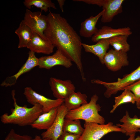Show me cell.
Returning <instances> with one entry per match:
<instances>
[{
  "mask_svg": "<svg viewBox=\"0 0 140 140\" xmlns=\"http://www.w3.org/2000/svg\"><path fill=\"white\" fill-rule=\"evenodd\" d=\"M54 47L48 40L43 39L39 34L33 32L31 39L27 48L34 53L49 55L54 51Z\"/></svg>",
  "mask_w": 140,
  "mask_h": 140,
  "instance_id": "cell-14",
  "label": "cell"
},
{
  "mask_svg": "<svg viewBox=\"0 0 140 140\" xmlns=\"http://www.w3.org/2000/svg\"><path fill=\"white\" fill-rule=\"evenodd\" d=\"M23 94L28 102L33 105L36 103L40 104L43 107V113L58 108L64 103V100L48 98L40 94L30 87L24 89Z\"/></svg>",
  "mask_w": 140,
  "mask_h": 140,
  "instance_id": "cell-6",
  "label": "cell"
},
{
  "mask_svg": "<svg viewBox=\"0 0 140 140\" xmlns=\"http://www.w3.org/2000/svg\"><path fill=\"white\" fill-rule=\"evenodd\" d=\"M103 11V10L96 16H92L81 23L79 31L81 36L87 38L92 37L96 33L98 29L96 27V25Z\"/></svg>",
  "mask_w": 140,
  "mask_h": 140,
  "instance_id": "cell-17",
  "label": "cell"
},
{
  "mask_svg": "<svg viewBox=\"0 0 140 140\" xmlns=\"http://www.w3.org/2000/svg\"><path fill=\"white\" fill-rule=\"evenodd\" d=\"M38 60L39 58L36 56L35 53L30 51L28 53V58L25 63L16 73L6 77L1 84V86L7 87L15 85L21 75L38 66Z\"/></svg>",
  "mask_w": 140,
  "mask_h": 140,
  "instance_id": "cell-12",
  "label": "cell"
},
{
  "mask_svg": "<svg viewBox=\"0 0 140 140\" xmlns=\"http://www.w3.org/2000/svg\"><path fill=\"white\" fill-rule=\"evenodd\" d=\"M140 79V66L130 73L126 75L121 79L118 78L117 81L106 82L99 79H94L91 80V83L103 85L106 89L104 93L107 98L110 97L119 91L123 90L124 88Z\"/></svg>",
  "mask_w": 140,
  "mask_h": 140,
  "instance_id": "cell-4",
  "label": "cell"
},
{
  "mask_svg": "<svg viewBox=\"0 0 140 140\" xmlns=\"http://www.w3.org/2000/svg\"><path fill=\"white\" fill-rule=\"evenodd\" d=\"M68 111L64 103L58 107L57 115L53 124L48 129L41 134L42 138L58 140L63 132L64 121Z\"/></svg>",
  "mask_w": 140,
  "mask_h": 140,
  "instance_id": "cell-8",
  "label": "cell"
},
{
  "mask_svg": "<svg viewBox=\"0 0 140 140\" xmlns=\"http://www.w3.org/2000/svg\"><path fill=\"white\" fill-rule=\"evenodd\" d=\"M4 140H33L31 136L27 135H21L16 133L12 129L6 136Z\"/></svg>",
  "mask_w": 140,
  "mask_h": 140,
  "instance_id": "cell-27",
  "label": "cell"
},
{
  "mask_svg": "<svg viewBox=\"0 0 140 140\" xmlns=\"http://www.w3.org/2000/svg\"><path fill=\"white\" fill-rule=\"evenodd\" d=\"M98 99V96L96 94L94 95L89 103L77 109L69 111L65 118L72 120H82L85 122L105 124V121L104 118L99 113L101 110V107L97 103Z\"/></svg>",
  "mask_w": 140,
  "mask_h": 140,
  "instance_id": "cell-3",
  "label": "cell"
},
{
  "mask_svg": "<svg viewBox=\"0 0 140 140\" xmlns=\"http://www.w3.org/2000/svg\"><path fill=\"white\" fill-rule=\"evenodd\" d=\"M23 3L27 9H30L32 6H34L40 9L41 11H47L48 8H51L54 9L57 8L54 3L50 0H25Z\"/></svg>",
  "mask_w": 140,
  "mask_h": 140,
  "instance_id": "cell-25",
  "label": "cell"
},
{
  "mask_svg": "<svg viewBox=\"0 0 140 140\" xmlns=\"http://www.w3.org/2000/svg\"><path fill=\"white\" fill-rule=\"evenodd\" d=\"M49 83L53 96L57 99H65L75 89L74 84L69 79L62 80L51 77Z\"/></svg>",
  "mask_w": 140,
  "mask_h": 140,
  "instance_id": "cell-9",
  "label": "cell"
},
{
  "mask_svg": "<svg viewBox=\"0 0 140 140\" xmlns=\"http://www.w3.org/2000/svg\"><path fill=\"white\" fill-rule=\"evenodd\" d=\"M33 32L31 29L25 24L23 20H22L19 27L15 31L19 38L18 48L27 47L31 39Z\"/></svg>",
  "mask_w": 140,
  "mask_h": 140,
  "instance_id": "cell-21",
  "label": "cell"
},
{
  "mask_svg": "<svg viewBox=\"0 0 140 140\" xmlns=\"http://www.w3.org/2000/svg\"><path fill=\"white\" fill-rule=\"evenodd\" d=\"M72 65V62L60 51L57 49L52 55L42 56L39 58L38 66L40 68L50 69L58 65L69 68Z\"/></svg>",
  "mask_w": 140,
  "mask_h": 140,
  "instance_id": "cell-11",
  "label": "cell"
},
{
  "mask_svg": "<svg viewBox=\"0 0 140 140\" xmlns=\"http://www.w3.org/2000/svg\"><path fill=\"white\" fill-rule=\"evenodd\" d=\"M138 132L140 133V129L138 130Z\"/></svg>",
  "mask_w": 140,
  "mask_h": 140,
  "instance_id": "cell-34",
  "label": "cell"
},
{
  "mask_svg": "<svg viewBox=\"0 0 140 140\" xmlns=\"http://www.w3.org/2000/svg\"><path fill=\"white\" fill-rule=\"evenodd\" d=\"M130 28L129 27L114 29L107 26H102L98 29L96 33L92 37V41L97 42L99 40L109 39L118 35H124L129 36L132 33Z\"/></svg>",
  "mask_w": 140,
  "mask_h": 140,
  "instance_id": "cell-15",
  "label": "cell"
},
{
  "mask_svg": "<svg viewBox=\"0 0 140 140\" xmlns=\"http://www.w3.org/2000/svg\"><path fill=\"white\" fill-rule=\"evenodd\" d=\"M84 127V131L78 140H100L109 133L122 132L121 128L111 122L106 124L85 122Z\"/></svg>",
  "mask_w": 140,
  "mask_h": 140,
  "instance_id": "cell-5",
  "label": "cell"
},
{
  "mask_svg": "<svg viewBox=\"0 0 140 140\" xmlns=\"http://www.w3.org/2000/svg\"><path fill=\"white\" fill-rule=\"evenodd\" d=\"M14 108L11 109V113H5L0 116V120L3 124H13L23 127L30 125L39 116L43 113V107L36 103L30 108L26 106H20L17 103L15 97V90L11 91Z\"/></svg>",
  "mask_w": 140,
  "mask_h": 140,
  "instance_id": "cell-2",
  "label": "cell"
},
{
  "mask_svg": "<svg viewBox=\"0 0 140 140\" xmlns=\"http://www.w3.org/2000/svg\"><path fill=\"white\" fill-rule=\"evenodd\" d=\"M63 130L64 132L81 136L84 131V128L82 127L80 120L65 118Z\"/></svg>",
  "mask_w": 140,
  "mask_h": 140,
  "instance_id": "cell-23",
  "label": "cell"
},
{
  "mask_svg": "<svg viewBox=\"0 0 140 140\" xmlns=\"http://www.w3.org/2000/svg\"><path fill=\"white\" fill-rule=\"evenodd\" d=\"M23 20L33 32L38 34L44 39L47 40L44 34L48 25L47 16L42 15L41 11L32 12L26 9Z\"/></svg>",
  "mask_w": 140,
  "mask_h": 140,
  "instance_id": "cell-7",
  "label": "cell"
},
{
  "mask_svg": "<svg viewBox=\"0 0 140 140\" xmlns=\"http://www.w3.org/2000/svg\"><path fill=\"white\" fill-rule=\"evenodd\" d=\"M57 1L58 2L60 8L62 12H64L63 6L64 5L65 2V0H57Z\"/></svg>",
  "mask_w": 140,
  "mask_h": 140,
  "instance_id": "cell-29",
  "label": "cell"
},
{
  "mask_svg": "<svg viewBox=\"0 0 140 140\" xmlns=\"http://www.w3.org/2000/svg\"><path fill=\"white\" fill-rule=\"evenodd\" d=\"M128 37L121 35L111 38L109 39L110 45L116 51H122L127 52L130 50V45L127 41Z\"/></svg>",
  "mask_w": 140,
  "mask_h": 140,
  "instance_id": "cell-22",
  "label": "cell"
},
{
  "mask_svg": "<svg viewBox=\"0 0 140 140\" xmlns=\"http://www.w3.org/2000/svg\"><path fill=\"white\" fill-rule=\"evenodd\" d=\"M123 90L120 95L115 97V104L110 111V113H114L117 108L121 104L128 102L133 104L135 103V97L132 92L127 88Z\"/></svg>",
  "mask_w": 140,
  "mask_h": 140,
  "instance_id": "cell-24",
  "label": "cell"
},
{
  "mask_svg": "<svg viewBox=\"0 0 140 140\" xmlns=\"http://www.w3.org/2000/svg\"><path fill=\"white\" fill-rule=\"evenodd\" d=\"M58 108L40 115L31 125L38 130H47L52 125L56 117Z\"/></svg>",
  "mask_w": 140,
  "mask_h": 140,
  "instance_id": "cell-19",
  "label": "cell"
},
{
  "mask_svg": "<svg viewBox=\"0 0 140 140\" xmlns=\"http://www.w3.org/2000/svg\"><path fill=\"white\" fill-rule=\"evenodd\" d=\"M135 140H140V136H138L136 137L135 138Z\"/></svg>",
  "mask_w": 140,
  "mask_h": 140,
  "instance_id": "cell-32",
  "label": "cell"
},
{
  "mask_svg": "<svg viewBox=\"0 0 140 140\" xmlns=\"http://www.w3.org/2000/svg\"><path fill=\"white\" fill-rule=\"evenodd\" d=\"M87 96L80 92L72 93L64 100V104L69 111L77 109L82 105L88 103Z\"/></svg>",
  "mask_w": 140,
  "mask_h": 140,
  "instance_id": "cell-20",
  "label": "cell"
},
{
  "mask_svg": "<svg viewBox=\"0 0 140 140\" xmlns=\"http://www.w3.org/2000/svg\"><path fill=\"white\" fill-rule=\"evenodd\" d=\"M110 45L109 39H101L95 44L93 45L82 43V47L85 51L92 53L97 56L102 64H104V58Z\"/></svg>",
  "mask_w": 140,
  "mask_h": 140,
  "instance_id": "cell-18",
  "label": "cell"
},
{
  "mask_svg": "<svg viewBox=\"0 0 140 140\" xmlns=\"http://www.w3.org/2000/svg\"><path fill=\"white\" fill-rule=\"evenodd\" d=\"M103 62L108 69L113 72L117 71L129 64L127 52L112 49L106 53Z\"/></svg>",
  "mask_w": 140,
  "mask_h": 140,
  "instance_id": "cell-10",
  "label": "cell"
},
{
  "mask_svg": "<svg viewBox=\"0 0 140 140\" xmlns=\"http://www.w3.org/2000/svg\"><path fill=\"white\" fill-rule=\"evenodd\" d=\"M124 0H103L101 7L104 10L101 20L103 23L111 22L114 17L123 12Z\"/></svg>",
  "mask_w": 140,
  "mask_h": 140,
  "instance_id": "cell-13",
  "label": "cell"
},
{
  "mask_svg": "<svg viewBox=\"0 0 140 140\" xmlns=\"http://www.w3.org/2000/svg\"><path fill=\"white\" fill-rule=\"evenodd\" d=\"M126 88L129 89L134 95L137 108L140 106V79L127 86L124 90Z\"/></svg>",
  "mask_w": 140,
  "mask_h": 140,
  "instance_id": "cell-26",
  "label": "cell"
},
{
  "mask_svg": "<svg viewBox=\"0 0 140 140\" xmlns=\"http://www.w3.org/2000/svg\"><path fill=\"white\" fill-rule=\"evenodd\" d=\"M33 140H51L50 139L44 138L43 139L42 138H41L38 135H36L35 136V137L33 139Z\"/></svg>",
  "mask_w": 140,
  "mask_h": 140,
  "instance_id": "cell-30",
  "label": "cell"
},
{
  "mask_svg": "<svg viewBox=\"0 0 140 140\" xmlns=\"http://www.w3.org/2000/svg\"></svg>",
  "mask_w": 140,
  "mask_h": 140,
  "instance_id": "cell-35",
  "label": "cell"
},
{
  "mask_svg": "<svg viewBox=\"0 0 140 140\" xmlns=\"http://www.w3.org/2000/svg\"><path fill=\"white\" fill-rule=\"evenodd\" d=\"M81 136L64 132L58 138V140H78Z\"/></svg>",
  "mask_w": 140,
  "mask_h": 140,
  "instance_id": "cell-28",
  "label": "cell"
},
{
  "mask_svg": "<svg viewBox=\"0 0 140 140\" xmlns=\"http://www.w3.org/2000/svg\"><path fill=\"white\" fill-rule=\"evenodd\" d=\"M47 16L48 25L44 32L45 36L54 47L75 64L82 80L86 81L81 60L82 47L80 37L60 14L50 11Z\"/></svg>",
  "mask_w": 140,
  "mask_h": 140,
  "instance_id": "cell-1",
  "label": "cell"
},
{
  "mask_svg": "<svg viewBox=\"0 0 140 140\" xmlns=\"http://www.w3.org/2000/svg\"><path fill=\"white\" fill-rule=\"evenodd\" d=\"M120 121L123 124H117L116 125L120 127L122 132L127 136H130L132 134L136 133L140 129V118H138L136 115L133 118L130 117L127 111Z\"/></svg>",
  "mask_w": 140,
  "mask_h": 140,
  "instance_id": "cell-16",
  "label": "cell"
},
{
  "mask_svg": "<svg viewBox=\"0 0 140 140\" xmlns=\"http://www.w3.org/2000/svg\"><path fill=\"white\" fill-rule=\"evenodd\" d=\"M137 108L138 109H139V110H140V106H139V107H137Z\"/></svg>",
  "mask_w": 140,
  "mask_h": 140,
  "instance_id": "cell-33",
  "label": "cell"
},
{
  "mask_svg": "<svg viewBox=\"0 0 140 140\" xmlns=\"http://www.w3.org/2000/svg\"><path fill=\"white\" fill-rule=\"evenodd\" d=\"M135 134L134 133L131 135L127 140H135Z\"/></svg>",
  "mask_w": 140,
  "mask_h": 140,
  "instance_id": "cell-31",
  "label": "cell"
}]
</instances>
